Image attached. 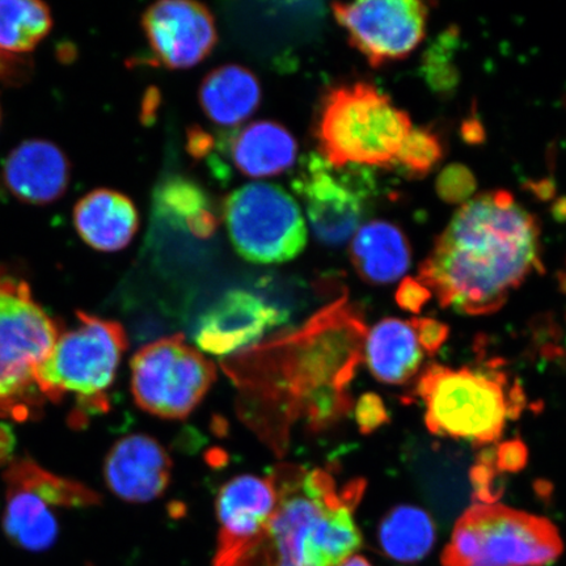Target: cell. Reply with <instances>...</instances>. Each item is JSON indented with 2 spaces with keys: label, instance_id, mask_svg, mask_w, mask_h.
<instances>
[{
  "label": "cell",
  "instance_id": "31",
  "mask_svg": "<svg viewBox=\"0 0 566 566\" xmlns=\"http://www.w3.org/2000/svg\"><path fill=\"white\" fill-rule=\"evenodd\" d=\"M431 298V293L419 280H402L396 294L399 306L409 313L419 314L424 304Z\"/></svg>",
  "mask_w": 566,
  "mask_h": 566
},
{
  "label": "cell",
  "instance_id": "3",
  "mask_svg": "<svg viewBox=\"0 0 566 566\" xmlns=\"http://www.w3.org/2000/svg\"><path fill=\"white\" fill-rule=\"evenodd\" d=\"M412 123L391 98L369 83L332 88L315 126L318 151L331 167L395 166Z\"/></svg>",
  "mask_w": 566,
  "mask_h": 566
},
{
  "label": "cell",
  "instance_id": "16",
  "mask_svg": "<svg viewBox=\"0 0 566 566\" xmlns=\"http://www.w3.org/2000/svg\"><path fill=\"white\" fill-rule=\"evenodd\" d=\"M172 460L163 446L146 434L118 440L105 458L106 485L117 497L145 504L166 492L171 480Z\"/></svg>",
  "mask_w": 566,
  "mask_h": 566
},
{
  "label": "cell",
  "instance_id": "21",
  "mask_svg": "<svg viewBox=\"0 0 566 566\" xmlns=\"http://www.w3.org/2000/svg\"><path fill=\"white\" fill-rule=\"evenodd\" d=\"M232 166L251 179H266L289 171L295 165L298 145L292 133L279 123H252L233 134L229 142Z\"/></svg>",
  "mask_w": 566,
  "mask_h": 566
},
{
  "label": "cell",
  "instance_id": "26",
  "mask_svg": "<svg viewBox=\"0 0 566 566\" xmlns=\"http://www.w3.org/2000/svg\"><path fill=\"white\" fill-rule=\"evenodd\" d=\"M460 46V31L455 25L438 34L422 55L421 73L431 91L451 95L460 81L455 56Z\"/></svg>",
  "mask_w": 566,
  "mask_h": 566
},
{
  "label": "cell",
  "instance_id": "27",
  "mask_svg": "<svg viewBox=\"0 0 566 566\" xmlns=\"http://www.w3.org/2000/svg\"><path fill=\"white\" fill-rule=\"evenodd\" d=\"M442 158L441 137L429 127H412L395 165H399L409 177L422 179L440 165Z\"/></svg>",
  "mask_w": 566,
  "mask_h": 566
},
{
  "label": "cell",
  "instance_id": "8",
  "mask_svg": "<svg viewBox=\"0 0 566 566\" xmlns=\"http://www.w3.org/2000/svg\"><path fill=\"white\" fill-rule=\"evenodd\" d=\"M231 243L254 264H282L300 256L307 244V226L298 202L269 182L233 190L223 202Z\"/></svg>",
  "mask_w": 566,
  "mask_h": 566
},
{
  "label": "cell",
  "instance_id": "19",
  "mask_svg": "<svg viewBox=\"0 0 566 566\" xmlns=\"http://www.w3.org/2000/svg\"><path fill=\"white\" fill-rule=\"evenodd\" d=\"M350 260L359 277L371 285H391L405 277L412 250L405 232L386 221L358 229L350 243Z\"/></svg>",
  "mask_w": 566,
  "mask_h": 566
},
{
  "label": "cell",
  "instance_id": "37",
  "mask_svg": "<svg viewBox=\"0 0 566 566\" xmlns=\"http://www.w3.org/2000/svg\"><path fill=\"white\" fill-rule=\"evenodd\" d=\"M0 118H2V113H0Z\"/></svg>",
  "mask_w": 566,
  "mask_h": 566
},
{
  "label": "cell",
  "instance_id": "23",
  "mask_svg": "<svg viewBox=\"0 0 566 566\" xmlns=\"http://www.w3.org/2000/svg\"><path fill=\"white\" fill-rule=\"evenodd\" d=\"M154 210L196 239L208 240L218 230L219 219L210 197L187 177L169 176L163 180L155 189Z\"/></svg>",
  "mask_w": 566,
  "mask_h": 566
},
{
  "label": "cell",
  "instance_id": "17",
  "mask_svg": "<svg viewBox=\"0 0 566 566\" xmlns=\"http://www.w3.org/2000/svg\"><path fill=\"white\" fill-rule=\"evenodd\" d=\"M71 166L66 154L46 139H27L7 157L3 180L19 201L49 205L66 193Z\"/></svg>",
  "mask_w": 566,
  "mask_h": 566
},
{
  "label": "cell",
  "instance_id": "4",
  "mask_svg": "<svg viewBox=\"0 0 566 566\" xmlns=\"http://www.w3.org/2000/svg\"><path fill=\"white\" fill-rule=\"evenodd\" d=\"M417 392L431 433L476 446L497 441L523 402L521 389L509 387L504 374L470 367L429 366Z\"/></svg>",
  "mask_w": 566,
  "mask_h": 566
},
{
  "label": "cell",
  "instance_id": "33",
  "mask_svg": "<svg viewBox=\"0 0 566 566\" xmlns=\"http://www.w3.org/2000/svg\"><path fill=\"white\" fill-rule=\"evenodd\" d=\"M462 137L470 145L483 144L485 138L483 124L476 117L465 119L462 126Z\"/></svg>",
  "mask_w": 566,
  "mask_h": 566
},
{
  "label": "cell",
  "instance_id": "14",
  "mask_svg": "<svg viewBox=\"0 0 566 566\" xmlns=\"http://www.w3.org/2000/svg\"><path fill=\"white\" fill-rule=\"evenodd\" d=\"M289 313L247 290H230L198 322L195 342L203 352L224 357L285 324Z\"/></svg>",
  "mask_w": 566,
  "mask_h": 566
},
{
  "label": "cell",
  "instance_id": "2",
  "mask_svg": "<svg viewBox=\"0 0 566 566\" xmlns=\"http://www.w3.org/2000/svg\"><path fill=\"white\" fill-rule=\"evenodd\" d=\"M277 504L259 539L230 560L212 566H339L354 556L363 535L354 511L364 481L338 486L334 475L279 464L269 475Z\"/></svg>",
  "mask_w": 566,
  "mask_h": 566
},
{
  "label": "cell",
  "instance_id": "35",
  "mask_svg": "<svg viewBox=\"0 0 566 566\" xmlns=\"http://www.w3.org/2000/svg\"><path fill=\"white\" fill-rule=\"evenodd\" d=\"M339 566H373V565L369 562H367L365 557L354 555L350 558H348V560H346L345 563H343Z\"/></svg>",
  "mask_w": 566,
  "mask_h": 566
},
{
  "label": "cell",
  "instance_id": "25",
  "mask_svg": "<svg viewBox=\"0 0 566 566\" xmlns=\"http://www.w3.org/2000/svg\"><path fill=\"white\" fill-rule=\"evenodd\" d=\"M49 6L40 0H0V51L31 53L52 31Z\"/></svg>",
  "mask_w": 566,
  "mask_h": 566
},
{
  "label": "cell",
  "instance_id": "15",
  "mask_svg": "<svg viewBox=\"0 0 566 566\" xmlns=\"http://www.w3.org/2000/svg\"><path fill=\"white\" fill-rule=\"evenodd\" d=\"M277 504L271 476L240 475L226 483L218 493V547L214 562L219 564L242 554L256 542Z\"/></svg>",
  "mask_w": 566,
  "mask_h": 566
},
{
  "label": "cell",
  "instance_id": "7",
  "mask_svg": "<svg viewBox=\"0 0 566 566\" xmlns=\"http://www.w3.org/2000/svg\"><path fill=\"white\" fill-rule=\"evenodd\" d=\"M547 518L494 502L473 505L457 522L443 566H546L563 554Z\"/></svg>",
  "mask_w": 566,
  "mask_h": 566
},
{
  "label": "cell",
  "instance_id": "29",
  "mask_svg": "<svg viewBox=\"0 0 566 566\" xmlns=\"http://www.w3.org/2000/svg\"><path fill=\"white\" fill-rule=\"evenodd\" d=\"M357 422L364 433H371L388 421V413L384 401L377 395L367 394L357 405Z\"/></svg>",
  "mask_w": 566,
  "mask_h": 566
},
{
  "label": "cell",
  "instance_id": "6",
  "mask_svg": "<svg viewBox=\"0 0 566 566\" xmlns=\"http://www.w3.org/2000/svg\"><path fill=\"white\" fill-rule=\"evenodd\" d=\"M61 325L34 301L27 282L0 275V417L27 421L45 405L35 373L52 353Z\"/></svg>",
  "mask_w": 566,
  "mask_h": 566
},
{
  "label": "cell",
  "instance_id": "22",
  "mask_svg": "<svg viewBox=\"0 0 566 566\" xmlns=\"http://www.w3.org/2000/svg\"><path fill=\"white\" fill-rule=\"evenodd\" d=\"M261 86L251 70L224 65L212 70L200 87L201 108L210 122L226 127L238 126L259 109Z\"/></svg>",
  "mask_w": 566,
  "mask_h": 566
},
{
  "label": "cell",
  "instance_id": "5",
  "mask_svg": "<svg viewBox=\"0 0 566 566\" xmlns=\"http://www.w3.org/2000/svg\"><path fill=\"white\" fill-rule=\"evenodd\" d=\"M76 327L61 332L49 357L35 373L45 400L76 399L80 420L109 408L108 391L127 349L122 324L77 311Z\"/></svg>",
  "mask_w": 566,
  "mask_h": 566
},
{
  "label": "cell",
  "instance_id": "9",
  "mask_svg": "<svg viewBox=\"0 0 566 566\" xmlns=\"http://www.w3.org/2000/svg\"><path fill=\"white\" fill-rule=\"evenodd\" d=\"M130 369L137 406L166 420L187 419L217 379L214 364L182 335L145 345L134 354Z\"/></svg>",
  "mask_w": 566,
  "mask_h": 566
},
{
  "label": "cell",
  "instance_id": "34",
  "mask_svg": "<svg viewBox=\"0 0 566 566\" xmlns=\"http://www.w3.org/2000/svg\"><path fill=\"white\" fill-rule=\"evenodd\" d=\"M15 446V437L7 424L0 423V464L10 460L11 452Z\"/></svg>",
  "mask_w": 566,
  "mask_h": 566
},
{
  "label": "cell",
  "instance_id": "30",
  "mask_svg": "<svg viewBox=\"0 0 566 566\" xmlns=\"http://www.w3.org/2000/svg\"><path fill=\"white\" fill-rule=\"evenodd\" d=\"M412 324L423 352L437 353L449 336L448 325L437 322L434 318H413Z\"/></svg>",
  "mask_w": 566,
  "mask_h": 566
},
{
  "label": "cell",
  "instance_id": "24",
  "mask_svg": "<svg viewBox=\"0 0 566 566\" xmlns=\"http://www.w3.org/2000/svg\"><path fill=\"white\" fill-rule=\"evenodd\" d=\"M437 530L431 516L422 509L400 505L391 509L380 521V548L395 562L413 564L430 554Z\"/></svg>",
  "mask_w": 566,
  "mask_h": 566
},
{
  "label": "cell",
  "instance_id": "1",
  "mask_svg": "<svg viewBox=\"0 0 566 566\" xmlns=\"http://www.w3.org/2000/svg\"><path fill=\"white\" fill-rule=\"evenodd\" d=\"M541 224L507 190L465 202L436 240L419 281L443 307L488 315L542 272Z\"/></svg>",
  "mask_w": 566,
  "mask_h": 566
},
{
  "label": "cell",
  "instance_id": "32",
  "mask_svg": "<svg viewBox=\"0 0 566 566\" xmlns=\"http://www.w3.org/2000/svg\"><path fill=\"white\" fill-rule=\"evenodd\" d=\"M526 450L520 442L502 444L499 450L497 462L502 470L516 471L525 465Z\"/></svg>",
  "mask_w": 566,
  "mask_h": 566
},
{
  "label": "cell",
  "instance_id": "36",
  "mask_svg": "<svg viewBox=\"0 0 566 566\" xmlns=\"http://www.w3.org/2000/svg\"><path fill=\"white\" fill-rule=\"evenodd\" d=\"M554 212H555V217L557 219H562V221H565V219H566V198H563V200L558 201L555 205Z\"/></svg>",
  "mask_w": 566,
  "mask_h": 566
},
{
  "label": "cell",
  "instance_id": "18",
  "mask_svg": "<svg viewBox=\"0 0 566 566\" xmlns=\"http://www.w3.org/2000/svg\"><path fill=\"white\" fill-rule=\"evenodd\" d=\"M74 226L83 242L101 252H117L132 243L139 228L136 205L111 189H95L76 202Z\"/></svg>",
  "mask_w": 566,
  "mask_h": 566
},
{
  "label": "cell",
  "instance_id": "10",
  "mask_svg": "<svg viewBox=\"0 0 566 566\" xmlns=\"http://www.w3.org/2000/svg\"><path fill=\"white\" fill-rule=\"evenodd\" d=\"M4 479V534L30 552H44L59 539L60 523L53 507H87L101 502L86 485L55 476L31 459L13 462Z\"/></svg>",
  "mask_w": 566,
  "mask_h": 566
},
{
  "label": "cell",
  "instance_id": "12",
  "mask_svg": "<svg viewBox=\"0 0 566 566\" xmlns=\"http://www.w3.org/2000/svg\"><path fill=\"white\" fill-rule=\"evenodd\" d=\"M293 188L318 242L337 247L354 237L364 216V197L346 176L336 175V168L317 155H308L301 161Z\"/></svg>",
  "mask_w": 566,
  "mask_h": 566
},
{
  "label": "cell",
  "instance_id": "13",
  "mask_svg": "<svg viewBox=\"0 0 566 566\" xmlns=\"http://www.w3.org/2000/svg\"><path fill=\"white\" fill-rule=\"evenodd\" d=\"M142 28L159 65L190 69L207 60L218 42L208 7L190 0H163L148 7Z\"/></svg>",
  "mask_w": 566,
  "mask_h": 566
},
{
  "label": "cell",
  "instance_id": "28",
  "mask_svg": "<svg viewBox=\"0 0 566 566\" xmlns=\"http://www.w3.org/2000/svg\"><path fill=\"white\" fill-rule=\"evenodd\" d=\"M478 181L469 167L450 165L444 167L436 182V189L441 200L451 205H464L475 193Z\"/></svg>",
  "mask_w": 566,
  "mask_h": 566
},
{
  "label": "cell",
  "instance_id": "11",
  "mask_svg": "<svg viewBox=\"0 0 566 566\" xmlns=\"http://www.w3.org/2000/svg\"><path fill=\"white\" fill-rule=\"evenodd\" d=\"M350 45L373 67L405 60L427 33L428 6L417 0H366L332 4Z\"/></svg>",
  "mask_w": 566,
  "mask_h": 566
},
{
  "label": "cell",
  "instance_id": "20",
  "mask_svg": "<svg viewBox=\"0 0 566 566\" xmlns=\"http://www.w3.org/2000/svg\"><path fill=\"white\" fill-rule=\"evenodd\" d=\"M364 356L375 379L402 385L419 373L424 352L412 322L387 317L367 332Z\"/></svg>",
  "mask_w": 566,
  "mask_h": 566
}]
</instances>
